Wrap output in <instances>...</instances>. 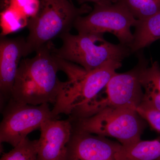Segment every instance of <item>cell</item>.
Instances as JSON below:
<instances>
[{"mask_svg": "<svg viewBox=\"0 0 160 160\" xmlns=\"http://www.w3.org/2000/svg\"><path fill=\"white\" fill-rule=\"evenodd\" d=\"M50 42L36 51L34 57L21 60L11 99L34 106L55 103L66 82L58 77L59 66Z\"/></svg>", "mask_w": 160, "mask_h": 160, "instance_id": "obj_1", "label": "cell"}, {"mask_svg": "<svg viewBox=\"0 0 160 160\" xmlns=\"http://www.w3.org/2000/svg\"><path fill=\"white\" fill-rule=\"evenodd\" d=\"M60 70L68 77L51 110L53 118L61 113L70 115L75 109L86 105L105 88L122 61L110 60L98 68L87 71L80 67L58 58Z\"/></svg>", "mask_w": 160, "mask_h": 160, "instance_id": "obj_2", "label": "cell"}, {"mask_svg": "<svg viewBox=\"0 0 160 160\" xmlns=\"http://www.w3.org/2000/svg\"><path fill=\"white\" fill-rule=\"evenodd\" d=\"M40 2L37 13L28 21L26 57L70 32L77 19L92 10L86 4L76 7L69 0H40Z\"/></svg>", "mask_w": 160, "mask_h": 160, "instance_id": "obj_3", "label": "cell"}, {"mask_svg": "<svg viewBox=\"0 0 160 160\" xmlns=\"http://www.w3.org/2000/svg\"><path fill=\"white\" fill-rule=\"evenodd\" d=\"M138 52L136 66L123 73L116 72L105 88L94 98L73 110L72 113L73 118L89 117L107 108L130 107L137 109L144 95L141 75L149 66V62L143 52L141 50Z\"/></svg>", "mask_w": 160, "mask_h": 160, "instance_id": "obj_4", "label": "cell"}, {"mask_svg": "<svg viewBox=\"0 0 160 160\" xmlns=\"http://www.w3.org/2000/svg\"><path fill=\"white\" fill-rule=\"evenodd\" d=\"M103 34L67 32L61 36L62 45L52 48L56 56L80 65L87 71L98 68L110 60L122 61L130 53L128 46L106 41Z\"/></svg>", "mask_w": 160, "mask_h": 160, "instance_id": "obj_5", "label": "cell"}, {"mask_svg": "<svg viewBox=\"0 0 160 160\" xmlns=\"http://www.w3.org/2000/svg\"><path fill=\"white\" fill-rule=\"evenodd\" d=\"M71 122H74V130L115 138L125 147L141 140L146 125L137 109L130 107L107 108L89 117Z\"/></svg>", "mask_w": 160, "mask_h": 160, "instance_id": "obj_6", "label": "cell"}, {"mask_svg": "<svg viewBox=\"0 0 160 160\" xmlns=\"http://www.w3.org/2000/svg\"><path fill=\"white\" fill-rule=\"evenodd\" d=\"M137 22L126 6L118 2L111 5L95 4L89 14L77 19L73 27L78 33H112L120 44L129 47L133 39L131 28Z\"/></svg>", "mask_w": 160, "mask_h": 160, "instance_id": "obj_7", "label": "cell"}, {"mask_svg": "<svg viewBox=\"0 0 160 160\" xmlns=\"http://www.w3.org/2000/svg\"><path fill=\"white\" fill-rule=\"evenodd\" d=\"M53 118L49 104L38 106L17 102L10 99L0 125V142L17 146L28 134Z\"/></svg>", "mask_w": 160, "mask_h": 160, "instance_id": "obj_8", "label": "cell"}, {"mask_svg": "<svg viewBox=\"0 0 160 160\" xmlns=\"http://www.w3.org/2000/svg\"><path fill=\"white\" fill-rule=\"evenodd\" d=\"M122 147L105 137L73 129L65 160H121Z\"/></svg>", "mask_w": 160, "mask_h": 160, "instance_id": "obj_9", "label": "cell"}, {"mask_svg": "<svg viewBox=\"0 0 160 160\" xmlns=\"http://www.w3.org/2000/svg\"><path fill=\"white\" fill-rule=\"evenodd\" d=\"M40 129L39 160H65L67 146L73 129L71 120L50 119L44 122Z\"/></svg>", "mask_w": 160, "mask_h": 160, "instance_id": "obj_10", "label": "cell"}, {"mask_svg": "<svg viewBox=\"0 0 160 160\" xmlns=\"http://www.w3.org/2000/svg\"><path fill=\"white\" fill-rule=\"evenodd\" d=\"M26 39L22 37L0 40V92L1 101L10 100L21 60L26 58Z\"/></svg>", "mask_w": 160, "mask_h": 160, "instance_id": "obj_11", "label": "cell"}, {"mask_svg": "<svg viewBox=\"0 0 160 160\" xmlns=\"http://www.w3.org/2000/svg\"><path fill=\"white\" fill-rule=\"evenodd\" d=\"M141 82L145 92L138 107L160 111V67L158 62H154L144 69Z\"/></svg>", "mask_w": 160, "mask_h": 160, "instance_id": "obj_12", "label": "cell"}, {"mask_svg": "<svg viewBox=\"0 0 160 160\" xmlns=\"http://www.w3.org/2000/svg\"><path fill=\"white\" fill-rule=\"evenodd\" d=\"M133 34L132 42L129 46L131 53L150 46L160 39V11L146 19L138 20Z\"/></svg>", "mask_w": 160, "mask_h": 160, "instance_id": "obj_13", "label": "cell"}, {"mask_svg": "<svg viewBox=\"0 0 160 160\" xmlns=\"http://www.w3.org/2000/svg\"><path fill=\"white\" fill-rule=\"evenodd\" d=\"M160 158V137L151 141L140 140L133 145L123 146L121 160H156Z\"/></svg>", "mask_w": 160, "mask_h": 160, "instance_id": "obj_14", "label": "cell"}, {"mask_svg": "<svg viewBox=\"0 0 160 160\" xmlns=\"http://www.w3.org/2000/svg\"><path fill=\"white\" fill-rule=\"evenodd\" d=\"M135 18L146 19L160 11V0H121Z\"/></svg>", "mask_w": 160, "mask_h": 160, "instance_id": "obj_15", "label": "cell"}, {"mask_svg": "<svg viewBox=\"0 0 160 160\" xmlns=\"http://www.w3.org/2000/svg\"><path fill=\"white\" fill-rule=\"evenodd\" d=\"M0 160H39L38 140L26 138L11 151L3 153Z\"/></svg>", "mask_w": 160, "mask_h": 160, "instance_id": "obj_16", "label": "cell"}, {"mask_svg": "<svg viewBox=\"0 0 160 160\" xmlns=\"http://www.w3.org/2000/svg\"><path fill=\"white\" fill-rule=\"evenodd\" d=\"M137 111L151 128L160 132V111L157 109L138 107Z\"/></svg>", "mask_w": 160, "mask_h": 160, "instance_id": "obj_17", "label": "cell"}, {"mask_svg": "<svg viewBox=\"0 0 160 160\" xmlns=\"http://www.w3.org/2000/svg\"><path fill=\"white\" fill-rule=\"evenodd\" d=\"M78 2L80 4H85V3L88 2H92L95 3V4L98 5H111L112 3L110 0H77Z\"/></svg>", "mask_w": 160, "mask_h": 160, "instance_id": "obj_18", "label": "cell"}, {"mask_svg": "<svg viewBox=\"0 0 160 160\" xmlns=\"http://www.w3.org/2000/svg\"><path fill=\"white\" fill-rule=\"evenodd\" d=\"M110 1H111V2L112 4H114V3H116L118 2H120L121 0H110Z\"/></svg>", "mask_w": 160, "mask_h": 160, "instance_id": "obj_19", "label": "cell"}, {"mask_svg": "<svg viewBox=\"0 0 160 160\" xmlns=\"http://www.w3.org/2000/svg\"><path fill=\"white\" fill-rule=\"evenodd\" d=\"M156 160H160V158H158V159H157Z\"/></svg>", "mask_w": 160, "mask_h": 160, "instance_id": "obj_20", "label": "cell"}]
</instances>
